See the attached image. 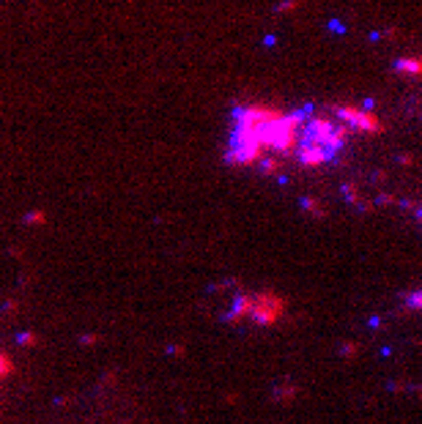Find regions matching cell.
I'll return each instance as SVG.
<instances>
[{"label":"cell","mask_w":422,"mask_h":424,"mask_svg":"<svg viewBox=\"0 0 422 424\" xmlns=\"http://www.w3.org/2000/svg\"><path fill=\"white\" fill-rule=\"evenodd\" d=\"M296 134H299L296 115L266 113V110H244V113L236 115L228 156L233 162H252L266 148H277V151L291 148L296 142Z\"/></svg>","instance_id":"6da1fadb"},{"label":"cell","mask_w":422,"mask_h":424,"mask_svg":"<svg viewBox=\"0 0 422 424\" xmlns=\"http://www.w3.org/2000/svg\"><path fill=\"white\" fill-rule=\"evenodd\" d=\"M346 140V132L340 126H334L332 121L315 118V121L305 123L296 134V156L305 164H321L340 151Z\"/></svg>","instance_id":"7a4b0ae2"}]
</instances>
